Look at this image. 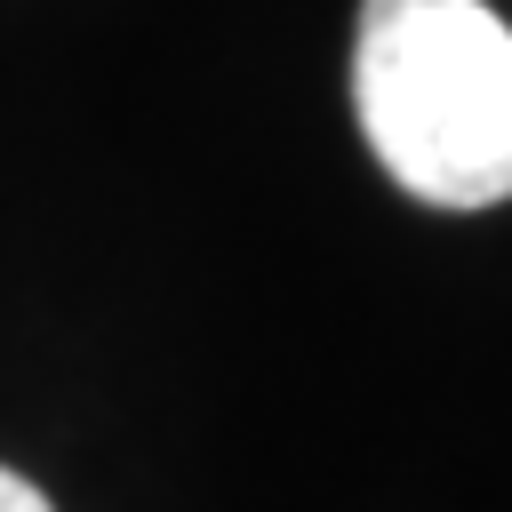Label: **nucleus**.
I'll return each mask as SVG.
<instances>
[{
    "mask_svg": "<svg viewBox=\"0 0 512 512\" xmlns=\"http://www.w3.org/2000/svg\"><path fill=\"white\" fill-rule=\"evenodd\" d=\"M352 112L408 200H512V24L488 0H360Z\"/></svg>",
    "mask_w": 512,
    "mask_h": 512,
    "instance_id": "obj_1",
    "label": "nucleus"
},
{
    "mask_svg": "<svg viewBox=\"0 0 512 512\" xmlns=\"http://www.w3.org/2000/svg\"><path fill=\"white\" fill-rule=\"evenodd\" d=\"M0 512H56V504H48L24 472H8V464H0Z\"/></svg>",
    "mask_w": 512,
    "mask_h": 512,
    "instance_id": "obj_2",
    "label": "nucleus"
}]
</instances>
